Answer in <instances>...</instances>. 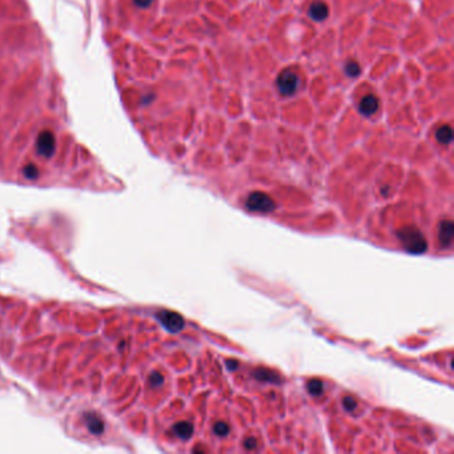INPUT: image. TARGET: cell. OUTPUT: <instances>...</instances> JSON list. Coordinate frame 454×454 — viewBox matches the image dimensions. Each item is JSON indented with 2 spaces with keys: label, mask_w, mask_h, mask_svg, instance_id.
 Masks as SVG:
<instances>
[{
  "label": "cell",
  "mask_w": 454,
  "mask_h": 454,
  "mask_svg": "<svg viewBox=\"0 0 454 454\" xmlns=\"http://www.w3.org/2000/svg\"><path fill=\"white\" fill-rule=\"evenodd\" d=\"M245 205L249 211L260 212V213H269L276 209V202L273 199L264 193V192H253L248 196Z\"/></svg>",
  "instance_id": "cell-2"
},
{
  "label": "cell",
  "mask_w": 454,
  "mask_h": 454,
  "mask_svg": "<svg viewBox=\"0 0 454 454\" xmlns=\"http://www.w3.org/2000/svg\"><path fill=\"white\" fill-rule=\"evenodd\" d=\"M453 235L454 227L453 222L450 221V220H444V221L439 224L438 238L442 247H449L450 244H452V241H453Z\"/></svg>",
  "instance_id": "cell-7"
},
{
  "label": "cell",
  "mask_w": 454,
  "mask_h": 454,
  "mask_svg": "<svg viewBox=\"0 0 454 454\" xmlns=\"http://www.w3.org/2000/svg\"><path fill=\"white\" fill-rule=\"evenodd\" d=\"M26 175L28 177H36L37 176V169L36 167H34V165H28L26 168Z\"/></svg>",
  "instance_id": "cell-18"
},
{
  "label": "cell",
  "mask_w": 454,
  "mask_h": 454,
  "mask_svg": "<svg viewBox=\"0 0 454 454\" xmlns=\"http://www.w3.org/2000/svg\"><path fill=\"white\" fill-rule=\"evenodd\" d=\"M253 376L257 378L258 381H265V382H276L280 384V377L273 373V371L268 370V369H258L253 373Z\"/></svg>",
  "instance_id": "cell-10"
},
{
  "label": "cell",
  "mask_w": 454,
  "mask_h": 454,
  "mask_svg": "<svg viewBox=\"0 0 454 454\" xmlns=\"http://www.w3.org/2000/svg\"><path fill=\"white\" fill-rule=\"evenodd\" d=\"M227 367L229 370H236L238 367V362L235 361V360H231V361H227Z\"/></svg>",
  "instance_id": "cell-19"
},
{
  "label": "cell",
  "mask_w": 454,
  "mask_h": 454,
  "mask_svg": "<svg viewBox=\"0 0 454 454\" xmlns=\"http://www.w3.org/2000/svg\"><path fill=\"white\" fill-rule=\"evenodd\" d=\"M345 72L348 76H351V78H356L358 73L361 72V68H360V64L354 60H351V62H348L345 64Z\"/></svg>",
  "instance_id": "cell-13"
},
{
  "label": "cell",
  "mask_w": 454,
  "mask_h": 454,
  "mask_svg": "<svg viewBox=\"0 0 454 454\" xmlns=\"http://www.w3.org/2000/svg\"><path fill=\"white\" fill-rule=\"evenodd\" d=\"M378 105H380V101L374 95H367L365 98L361 99L358 109L364 116H371L378 111Z\"/></svg>",
  "instance_id": "cell-6"
},
{
  "label": "cell",
  "mask_w": 454,
  "mask_h": 454,
  "mask_svg": "<svg viewBox=\"0 0 454 454\" xmlns=\"http://www.w3.org/2000/svg\"><path fill=\"white\" fill-rule=\"evenodd\" d=\"M161 322L164 326L170 332H180L184 326V320L180 315L173 313V312H163L160 315Z\"/></svg>",
  "instance_id": "cell-5"
},
{
  "label": "cell",
  "mask_w": 454,
  "mask_h": 454,
  "mask_svg": "<svg viewBox=\"0 0 454 454\" xmlns=\"http://www.w3.org/2000/svg\"><path fill=\"white\" fill-rule=\"evenodd\" d=\"M342 405L348 412H353L357 408V403L352 397H345L342 400Z\"/></svg>",
  "instance_id": "cell-15"
},
{
  "label": "cell",
  "mask_w": 454,
  "mask_h": 454,
  "mask_svg": "<svg viewBox=\"0 0 454 454\" xmlns=\"http://www.w3.org/2000/svg\"><path fill=\"white\" fill-rule=\"evenodd\" d=\"M244 446H245V449H248V450L256 449V446H257V441H256V438H253V437H248V438L244 439Z\"/></svg>",
  "instance_id": "cell-16"
},
{
  "label": "cell",
  "mask_w": 454,
  "mask_h": 454,
  "mask_svg": "<svg viewBox=\"0 0 454 454\" xmlns=\"http://www.w3.org/2000/svg\"><path fill=\"white\" fill-rule=\"evenodd\" d=\"M176 436L181 439H189L192 437V434H193V425L191 422H186V421H183V422H179L176 425L175 428Z\"/></svg>",
  "instance_id": "cell-9"
},
{
  "label": "cell",
  "mask_w": 454,
  "mask_h": 454,
  "mask_svg": "<svg viewBox=\"0 0 454 454\" xmlns=\"http://www.w3.org/2000/svg\"><path fill=\"white\" fill-rule=\"evenodd\" d=\"M329 14V8L324 1H315L309 7V16L316 21L325 20Z\"/></svg>",
  "instance_id": "cell-8"
},
{
  "label": "cell",
  "mask_w": 454,
  "mask_h": 454,
  "mask_svg": "<svg viewBox=\"0 0 454 454\" xmlns=\"http://www.w3.org/2000/svg\"><path fill=\"white\" fill-rule=\"evenodd\" d=\"M135 4L140 7V8H147V7H150L152 3H153V0H134Z\"/></svg>",
  "instance_id": "cell-17"
},
{
  "label": "cell",
  "mask_w": 454,
  "mask_h": 454,
  "mask_svg": "<svg viewBox=\"0 0 454 454\" xmlns=\"http://www.w3.org/2000/svg\"><path fill=\"white\" fill-rule=\"evenodd\" d=\"M397 237L404 249L412 254H422L428 249V241L422 232L416 227H404L397 232Z\"/></svg>",
  "instance_id": "cell-1"
},
{
  "label": "cell",
  "mask_w": 454,
  "mask_h": 454,
  "mask_svg": "<svg viewBox=\"0 0 454 454\" xmlns=\"http://www.w3.org/2000/svg\"><path fill=\"white\" fill-rule=\"evenodd\" d=\"M213 432L220 437H225L229 433V426L225 422H216L213 426Z\"/></svg>",
  "instance_id": "cell-14"
},
{
  "label": "cell",
  "mask_w": 454,
  "mask_h": 454,
  "mask_svg": "<svg viewBox=\"0 0 454 454\" xmlns=\"http://www.w3.org/2000/svg\"><path fill=\"white\" fill-rule=\"evenodd\" d=\"M436 137L441 144H450V141L453 139V131L450 128V125H442L437 129Z\"/></svg>",
  "instance_id": "cell-11"
},
{
  "label": "cell",
  "mask_w": 454,
  "mask_h": 454,
  "mask_svg": "<svg viewBox=\"0 0 454 454\" xmlns=\"http://www.w3.org/2000/svg\"><path fill=\"white\" fill-rule=\"evenodd\" d=\"M299 84V76L292 69H285L280 73L279 78H277V88H279L280 93L284 96H292L293 93H296Z\"/></svg>",
  "instance_id": "cell-3"
},
{
  "label": "cell",
  "mask_w": 454,
  "mask_h": 454,
  "mask_svg": "<svg viewBox=\"0 0 454 454\" xmlns=\"http://www.w3.org/2000/svg\"><path fill=\"white\" fill-rule=\"evenodd\" d=\"M37 153L44 157H51L55 152V136L50 131H43L36 140Z\"/></svg>",
  "instance_id": "cell-4"
},
{
  "label": "cell",
  "mask_w": 454,
  "mask_h": 454,
  "mask_svg": "<svg viewBox=\"0 0 454 454\" xmlns=\"http://www.w3.org/2000/svg\"><path fill=\"white\" fill-rule=\"evenodd\" d=\"M306 387H308V392L312 394V396H320L322 390H324V384L320 380H310L308 384H306Z\"/></svg>",
  "instance_id": "cell-12"
}]
</instances>
